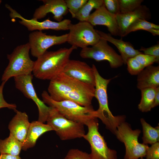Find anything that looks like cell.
Listing matches in <instances>:
<instances>
[{
    "mask_svg": "<svg viewBox=\"0 0 159 159\" xmlns=\"http://www.w3.org/2000/svg\"><path fill=\"white\" fill-rule=\"evenodd\" d=\"M77 48H61L55 51H46L34 61L33 75L42 80H52L62 72L73 51Z\"/></svg>",
    "mask_w": 159,
    "mask_h": 159,
    "instance_id": "obj_2",
    "label": "cell"
},
{
    "mask_svg": "<svg viewBox=\"0 0 159 159\" xmlns=\"http://www.w3.org/2000/svg\"><path fill=\"white\" fill-rule=\"evenodd\" d=\"M145 157L147 159H159V142L149 147Z\"/></svg>",
    "mask_w": 159,
    "mask_h": 159,
    "instance_id": "obj_34",
    "label": "cell"
},
{
    "mask_svg": "<svg viewBox=\"0 0 159 159\" xmlns=\"http://www.w3.org/2000/svg\"><path fill=\"white\" fill-rule=\"evenodd\" d=\"M140 129L133 130L130 124L124 121L117 127L115 135L124 144L125 154L124 159H138L145 157L149 147L148 145L139 143Z\"/></svg>",
    "mask_w": 159,
    "mask_h": 159,
    "instance_id": "obj_7",
    "label": "cell"
},
{
    "mask_svg": "<svg viewBox=\"0 0 159 159\" xmlns=\"http://www.w3.org/2000/svg\"><path fill=\"white\" fill-rule=\"evenodd\" d=\"M142 51L144 54L153 56L155 57L156 63L159 62V43L152 46L149 47L145 48L141 47L139 50Z\"/></svg>",
    "mask_w": 159,
    "mask_h": 159,
    "instance_id": "obj_33",
    "label": "cell"
},
{
    "mask_svg": "<svg viewBox=\"0 0 159 159\" xmlns=\"http://www.w3.org/2000/svg\"><path fill=\"white\" fill-rule=\"evenodd\" d=\"M116 16L121 37H124L127 27L138 19H143L147 21L150 19L151 18V14L149 9L144 5H141L130 12L120 13Z\"/></svg>",
    "mask_w": 159,
    "mask_h": 159,
    "instance_id": "obj_17",
    "label": "cell"
},
{
    "mask_svg": "<svg viewBox=\"0 0 159 159\" xmlns=\"http://www.w3.org/2000/svg\"><path fill=\"white\" fill-rule=\"evenodd\" d=\"M33 78L32 74L15 77V86L24 96L32 100L36 103L39 111L38 121L44 123L46 122L51 107L47 106L38 97L32 84Z\"/></svg>",
    "mask_w": 159,
    "mask_h": 159,
    "instance_id": "obj_12",
    "label": "cell"
},
{
    "mask_svg": "<svg viewBox=\"0 0 159 159\" xmlns=\"http://www.w3.org/2000/svg\"><path fill=\"white\" fill-rule=\"evenodd\" d=\"M87 21L93 26H105L111 35L121 37L116 15L110 13L104 4L90 14Z\"/></svg>",
    "mask_w": 159,
    "mask_h": 159,
    "instance_id": "obj_15",
    "label": "cell"
},
{
    "mask_svg": "<svg viewBox=\"0 0 159 159\" xmlns=\"http://www.w3.org/2000/svg\"><path fill=\"white\" fill-rule=\"evenodd\" d=\"M104 5L110 13L115 15L120 13L119 0H104Z\"/></svg>",
    "mask_w": 159,
    "mask_h": 159,
    "instance_id": "obj_32",
    "label": "cell"
},
{
    "mask_svg": "<svg viewBox=\"0 0 159 159\" xmlns=\"http://www.w3.org/2000/svg\"><path fill=\"white\" fill-rule=\"evenodd\" d=\"M88 131L83 138L90 146L91 159H117V152L109 148L103 137L99 131L97 118L94 117L87 123Z\"/></svg>",
    "mask_w": 159,
    "mask_h": 159,
    "instance_id": "obj_8",
    "label": "cell"
},
{
    "mask_svg": "<svg viewBox=\"0 0 159 159\" xmlns=\"http://www.w3.org/2000/svg\"><path fill=\"white\" fill-rule=\"evenodd\" d=\"M69 32L67 42L77 47L82 49L93 46L101 38L93 26L88 21H79L76 24L71 23L69 26Z\"/></svg>",
    "mask_w": 159,
    "mask_h": 159,
    "instance_id": "obj_9",
    "label": "cell"
},
{
    "mask_svg": "<svg viewBox=\"0 0 159 159\" xmlns=\"http://www.w3.org/2000/svg\"><path fill=\"white\" fill-rule=\"evenodd\" d=\"M104 5L103 0H89L76 14L74 18L80 21H87L92 10Z\"/></svg>",
    "mask_w": 159,
    "mask_h": 159,
    "instance_id": "obj_25",
    "label": "cell"
},
{
    "mask_svg": "<svg viewBox=\"0 0 159 159\" xmlns=\"http://www.w3.org/2000/svg\"><path fill=\"white\" fill-rule=\"evenodd\" d=\"M46 122L62 140L83 138L85 134L84 124L68 119L53 107H51Z\"/></svg>",
    "mask_w": 159,
    "mask_h": 159,
    "instance_id": "obj_6",
    "label": "cell"
},
{
    "mask_svg": "<svg viewBox=\"0 0 159 159\" xmlns=\"http://www.w3.org/2000/svg\"><path fill=\"white\" fill-rule=\"evenodd\" d=\"M158 87L148 88L140 90L141 99L138 106L140 111L147 112L153 108L155 98Z\"/></svg>",
    "mask_w": 159,
    "mask_h": 159,
    "instance_id": "obj_23",
    "label": "cell"
},
{
    "mask_svg": "<svg viewBox=\"0 0 159 159\" xmlns=\"http://www.w3.org/2000/svg\"><path fill=\"white\" fill-rule=\"evenodd\" d=\"M159 105V87L158 88L155 98L153 108Z\"/></svg>",
    "mask_w": 159,
    "mask_h": 159,
    "instance_id": "obj_37",
    "label": "cell"
},
{
    "mask_svg": "<svg viewBox=\"0 0 159 159\" xmlns=\"http://www.w3.org/2000/svg\"><path fill=\"white\" fill-rule=\"evenodd\" d=\"M153 29H159V25L149 22L143 19H138L135 21L127 27L124 37L129 33L139 30H145L150 32Z\"/></svg>",
    "mask_w": 159,
    "mask_h": 159,
    "instance_id": "obj_26",
    "label": "cell"
},
{
    "mask_svg": "<svg viewBox=\"0 0 159 159\" xmlns=\"http://www.w3.org/2000/svg\"><path fill=\"white\" fill-rule=\"evenodd\" d=\"M6 7L10 11V16L12 18H19V22L26 27L30 31H40L52 29L53 30H66L69 29V26L71 23L69 19H64L60 22H55L50 20L48 18L42 21L32 19H28L23 17L15 10L8 4Z\"/></svg>",
    "mask_w": 159,
    "mask_h": 159,
    "instance_id": "obj_13",
    "label": "cell"
},
{
    "mask_svg": "<svg viewBox=\"0 0 159 159\" xmlns=\"http://www.w3.org/2000/svg\"><path fill=\"white\" fill-rule=\"evenodd\" d=\"M80 55L84 59H92L98 62L107 61L113 68H118L124 64L121 56L108 44L106 40L102 38L91 47L82 49Z\"/></svg>",
    "mask_w": 159,
    "mask_h": 159,
    "instance_id": "obj_10",
    "label": "cell"
},
{
    "mask_svg": "<svg viewBox=\"0 0 159 159\" xmlns=\"http://www.w3.org/2000/svg\"><path fill=\"white\" fill-rule=\"evenodd\" d=\"M23 146V143L10 134L4 140H0V154H8L19 156Z\"/></svg>",
    "mask_w": 159,
    "mask_h": 159,
    "instance_id": "obj_22",
    "label": "cell"
},
{
    "mask_svg": "<svg viewBox=\"0 0 159 159\" xmlns=\"http://www.w3.org/2000/svg\"><path fill=\"white\" fill-rule=\"evenodd\" d=\"M42 96L45 104L56 108L64 116L72 121L86 125L89 121L95 117V110L92 105L83 106L69 100L55 101L45 91L43 92Z\"/></svg>",
    "mask_w": 159,
    "mask_h": 159,
    "instance_id": "obj_5",
    "label": "cell"
},
{
    "mask_svg": "<svg viewBox=\"0 0 159 159\" xmlns=\"http://www.w3.org/2000/svg\"><path fill=\"white\" fill-rule=\"evenodd\" d=\"M134 57L145 68L152 65L154 62L156 63L155 57L143 53L138 54Z\"/></svg>",
    "mask_w": 159,
    "mask_h": 159,
    "instance_id": "obj_31",
    "label": "cell"
},
{
    "mask_svg": "<svg viewBox=\"0 0 159 159\" xmlns=\"http://www.w3.org/2000/svg\"><path fill=\"white\" fill-rule=\"evenodd\" d=\"M0 159H21L19 156L12 155L8 154H1Z\"/></svg>",
    "mask_w": 159,
    "mask_h": 159,
    "instance_id": "obj_36",
    "label": "cell"
},
{
    "mask_svg": "<svg viewBox=\"0 0 159 159\" xmlns=\"http://www.w3.org/2000/svg\"><path fill=\"white\" fill-rule=\"evenodd\" d=\"M87 1V0H64L68 10L73 18H74L76 14Z\"/></svg>",
    "mask_w": 159,
    "mask_h": 159,
    "instance_id": "obj_28",
    "label": "cell"
},
{
    "mask_svg": "<svg viewBox=\"0 0 159 159\" xmlns=\"http://www.w3.org/2000/svg\"><path fill=\"white\" fill-rule=\"evenodd\" d=\"M16 114L9 124L10 133L19 141H25L30 123L26 113L16 110Z\"/></svg>",
    "mask_w": 159,
    "mask_h": 159,
    "instance_id": "obj_18",
    "label": "cell"
},
{
    "mask_svg": "<svg viewBox=\"0 0 159 159\" xmlns=\"http://www.w3.org/2000/svg\"><path fill=\"white\" fill-rule=\"evenodd\" d=\"M126 64L128 71L132 75H138L145 68L135 57L129 59Z\"/></svg>",
    "mask_w": 159,
    "mask_h": 159,
    "instance_id": "obj_29",
    "label": "cell"
},
{
    "mask_svg": "<svg viewBox=\"0 0 159 159\" xmlns=\"http://www.w3.org/2000/svg\"><path fill=\"white\" fill-rule=\"evenodd\" d=\"M62 72L71 77L95 86L93 69L84 62L69 59Z\"/></svg>",
    "mask_w": 159,
    "mask_h": 159,
    "instance_id": "obj_14",
    "label": "cell"
},
{
    "mask_svg": "<svg viewBox=\"0 0 159 159\" xmlns=\"http://www.w3.org/2000/svg\"><path fill=\"white\" fill-rule=\"evenodd\" d=\"M68 36V34L57 36L47 35L42 31H34L30 33L28 37L31 54L37 58L50 47L67 42Z\"/></svg>",
    "mask_w": 159,
    "mask_h": 159,
    "instance_id": "obj_11",
    "label": "cell"
},
{
    "mask_svg": "<svg viewBox=\"0 0 159 159\" xmlns=\"http://www.w3.org/2000/svg\"><path fill=\"white\" fill-rule=\"evenodd\" d=\"M95 87L61 73L50 80L49 94L57 101L69 100L83 106L92 105Z\"/></svg>",
    "mask_w": 159,
    "mask_h": 159,
    "instance_id": "obj_1",
    "label": "cell"
},
{
    "mask_svg": "<svg viewBox=\"0 0 159 159\" xmlns=\"http://www.w3.org/2000/svg\"><path fill=\"white\" fill-rule=\"evenodd\" d=\"M1 0H0V4H1Z\"/></svg>",
    "mask_w": 159,
    "mask_h": 159,
    "instance_id": "obj_39",
    "label": "cell"
},
{
    "mask_svg": "<svg viewBox=\"0 0 159 159\" xmlns=\"http://www.w3.org/2000/svg\"><path fill=\"white\" fill-rule=\"evenodd\" d=\"M6 82H2L0 85V109L3 108H7L13 110L15 112L16 106L14 104L9 103L7 102L4 99L3 95V90Z\"/></svg>",
    "mask_w": 159,
    "mask_h": 159,
    "instance_id": "obj_35",
    "label": "cell"
},
{
    "mask_svg": "<svg viewBox=\"0 0 159 159\" xmlns=\"http://www.w3.org/2000/svg\"><path fill=\"white\" fill-rule=\"evenodd\" d=\"M95 80V97L99 105L98 109L94 111L95 117L99 118L105 125L106 128L115 135L117 127L125 121V115L114 116L110 111L109 106L107 89L111 79H106L100 74L97 68L93 64Z\"/></svg>",
    "mask_w": 159,
    "mask_h": 159,
    "instance_id": "obj_3",
    "label": "cell"
},
{
    "mask_svg": "<svg viewBox=\"0 0 159 159\" xmlns=\"http://www.w3.org/2000/svg\"><path fill=\"white\" fill-rule=\"evenodd\" d=\"M30 48L28 43L17 46L10 54L7 55L9 63L1 77L6 82L10 78L32 74L34 61L30 58Z\"/></svg>",
    "mask_w": 159,
    "mask_h": 159,
    "instance_id": "obj_4",
    "label": "cell"
},
{
    "mask_svg": "<svg viewBox=\"0 0 159 159\" xmlns=\"http://www.w3.org/2000/svg\"><path fill=\"white\" fill-rule=\"evenodd\" d=\"M101 38L103 39L114 44L120 54L124 64H126L127 60L143 52L135 49L129 42H125L122 39H117L113 37L110 33H106L96 30Z\"/></svg>",
    "mask_w": 159,
    "mask_h": 159,
    "instance_id": "obj_19",
    "label": "cell"
},
{
    "mask_svg": "<svg viewBox=\"0 0 159 159\" xmlns=\"http://www.w3.org/2000/svg\"><path fill=\"white\" fill-rule=\"evenodd\" d=\"M43 4L37 8L32 19L37 20L44 17L49 13H52L54 19L58 22L62 21L68 10L64 0H42Z\"/></svg>",
    "mask_w": 159,
    "mask_h": 159,
    "instance_id": "obj_16",
    "label": "cell"
},
{
    "mask_svg": "<svg viewBox=\"0 0 159 159\" xmlns=\"http://www.w3.org/2000/svg\"><path fill=\"white\" fill-rule=\"evenodd\" d=\"M140 122L143 128V143L152 145L159 141V126L153 127L148 123L143 118H141Z\"/></svg>",
    "mask_w": 159,
    "mask_h": 159,
    "instance_id": "obj_24",
    "label": "cell"
},
{
    "mask_svg": "<svg viewBox=\"0 0 159 159\" xmlns=\"http://www.w3.org/2000/svg\"><path fill=\"white\" fill-rule=\"evenodd\" d=\"M53 130L49 125L38 121H33L30 123L26 138L23 143L22 149L26 151L34 146L38 138L45 132Z\"/></svg>",
    "mask_w": 159,
    "mask_h": 159,
    "instance_id": "obj_21",
    "label": "cell"
},
{
    "mask_svg": "<svg viewBox=\"0 0 159 159\" xmlns=\"http://www.w3.org/2000/svg\"><path fill=\"white\" fill-rule=\"evenodd\" d=\"M62 159H91L90 154L77 149H72Z\"/></svg>",
    "mask_w": 159,
    "mask_h": 159,
    "instance_id": "obj_30",
    "label": "cell"
},
{
    "mask_svg": "<svg viewBox=\"0 0 159 159\" xmlns=\"http://www.w3.org/2000/svg\"><path fill=\"white\" fill-rule=\"evenodd\" d=\"M137 75V87L138 89L159 87V66L146 67Z\"/></svg>",
    "mask_w": 159,
    "mask_h": 159,
    "instance_id": "obj_20",
    "label": "cell"
},
{
    "mask_svg": "<svg viewBox=\"0 0 159 159\" xmlns=\"http://www.w3.org/2000/svg\"><path fill=\"white\" fill-rule=\"evenodd\" d=\"M138 159H146V158L145 159V158H140Z\"/></svg>",
    "mask_w": 159,
    "mask_h": 159,
    "instance_id": "obj_38",
    "label": "cell"
},
{
    "mask_svg": "<svg viewBox=\"0 0 159 159\" xmlns=\"http://www.w3.org/2000/svg\"><path fill=\"white\" fill-rule=\"evenodd\" d=\"M143 0H119L120 13L132 11L141 5Z\"/></svg>",
    "mask_w": 159,
    "mask_h": 159,
    "instance_id": "obj_27",
    "label": "cell"
}]
</instances>
